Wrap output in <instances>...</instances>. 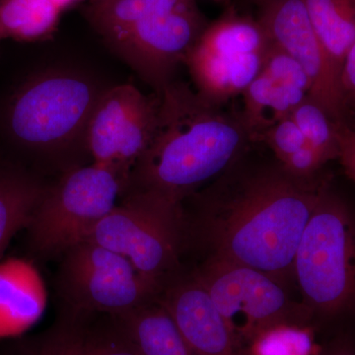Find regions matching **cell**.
<instances>
[{"label":"cell","instance_id":"f1b7e54d","mask_svg":"<svg viewBox=\"0 0 355 355\" xmlns=\"http://www.w3.org/2000/svg\"><path fill=\"white\" fill-rule=\"evenodd\" d=\"M212 1L219 2V3H223V2L228 1V0H212Z\"/></svg>","mask_w":355,"mask_h":355},{"label":"cell","instance_id":"2e32d148","mask_svg":"<svg viewBox=\"0 0 355 355\" xmlns=\"http://www.w3.org/2000/svg\"><path fill=\"white\" fill-rule=\"evenodd\" d=\"M114 318L142 355H193L169 313L157 299Z\"/></svg>","mask_w":355,"mask_h":355},{"label":"cell","instance_id":"83f0119b","mask_svg":"<svg viewBox=\"0 0 355 355\" xmlns=\"http://www.w3.org/2000/svg\"><path fill=\"white\" fill-rule=\"evenodd\" d=\"M340 85L347 102L355 105V42L343 60Z\"/></svg>","mask_w":355,"mask_h":355},{"label":"cell","instance_id":"cb8c5ba5","mask_svg":"<svg viewBox=\"0 0 355 355\" xmlns=\"http://www.w3.org/2000/svg\"><path fill=\"white\" fill-rule=\"evenodd\" d=\"M263 71L280 84L301 89L309 94L310 81L304 70L288 53L272 42L266 53Z\"/></svg>","mask_w":355,"mask_h":355},{"label":"cell","instance_id":"e0dca14e","mask_svg":"<svg viewBox=\"0 0 355 355\" xmlns=\"http://www.w3.org/2000/svg\"><path fill=\"white\" fill-rule=\"evenodd\" d=\"M313 29L342 72L355 42V0H302Z\"/></svg>","mask_w":355,"mask_h":355},{"label":"cell","instance_id":"6da1fadb","mask_svg":"<svg viewBox=\"0 0 355 355\" xmlns=\"http://www.w3.org/2000/svg\"><path fill=\"white\" fill-rule=\"evenodd\" d=\"M241 157L200 196L205 236L214 254L284 284L293 275L299 242L330 182L319 175L293 176L277 160L249 166Z\"/></svg>","mask_w":355,"mask_h":355},{"label":"cell","instance_id":"4316f807","mask_svg":"<svg viewBox=\"0 0 355 355\" xmlns=\"http://www.w3.org/2000/svg\"><path fill=\"white\" fill-rule=\"evenodd\" d=\"M315 355H355V333H336L324 345L319 347Z\"/></svg>","mask_w":355,"mask_h":355},{"label":"cell","instance_id":"44dd1931","mask_svg":"<svg viewBox=\"0 0 355 355\" xmlns=\"http://www.w3.org/2000/svg\"><path fill=\"white\" fill-rule=\"evenodd\" d=\"M84 320L67 311L51 330L28 343L16 355H83Z\"/></svg>","mask_w":355,"mask_h":355},{"label":"cell","instance_id":"5b68a950","mask_svg":"<svg viewBox=\"0 0 355 355\" xmlns=\"http://www.w3.org/2000/svg\"><path fill=\"white\" fill-rule=\"evenodd\" d=\"M121 193L120 178L106 168L91 163L67 170L49 184L26 227L32 251L51 258L86 241Z\"/></svg>","mask_w":355,"mask_h":355},{"label":"cell","instance_id":"f546056e","mask_svg":"<svg viewBox=\"0 0 355 355\" xmlns=\"http://www.w3.org/2000/svg\"><path fill=\"white\" fill-rule=\"evenodd\" d=\"M253 1L257 2V3H259V2L261 1V0H253Z\"/></svg>","mask_w":355,"mask_h":355},{"label":"cell","instance_id":"484cf974","mask_svg":"<svg viewBox=\"0 0 355 355\" xmlns=\"http://www.w3.org/2000/svg\"><path fill=\"white\" fill-rule=\"evenodd\" d=\"M338 157L345 175L355 183V130L343 123H336Z\"/></svg>","mask_w":355,"mask_h":355},{"label":"cell","instance_id":"9a60e30c","mask_svg":"<svg viewBox=\"0 0 355 355\" xmlns=\"http://www.w3.org/2000/svg\"><path fill=\"white\" fill-rule=\"evenodd\" d=\"M242 94L244 108L240 114L254 142L261 141L268 128L291 116L309 97L301 89L277 83L263 70Z\"/></svg>","mask_w":355,"mask_h":355},{"label":"cell","instance_id":"ac0fdd59","mask_svg":"<svg viewBox=\"0 0 355 355\" xmlns=\"http://www.w3.org/2000/svg\"><path fill=\"white\" fill-rule=\"evenodd\" d=\"M62 9L58 0H1V38L43 39L55 29Z\"/></svg>","mask_w":355,"mask_h":355},{"label":"cell","instance_id":"8992f818","mask_svg":"<svg viewBox=\"0 0 355 355\" xmlns=\"http://www.w3.org/2000/svg\"><path fill=\"white\" fill-rule=\"evenodd\" d=\"M86 241L127 258L137 272L162 291L178 263L182 205L153 193L121 196Z\"/></svg>","mask_w":355,"mask_h":355},{"label":"cell","instance_id":"4fadbf2b","mask_svg":"<svg viewBox=\"0 0 355 355\" xmlns=\"http://www.w3.org/2000/svg\"><path fill=\"white\" fill-rule=\"evenodd\" d=\"M157 301L169 313L193 355H247V349L200 282L169 279Z\"/></svg>","mask_w":355,"mask_h":355},{"label":"cell","instance_id":"7402d4cb","mask_svg":"<svg viewBox=\"0 0 355 355\" xmlns=\"http://www.w3.org/2000/svg\"><path fill=\"white\" fill-rule=\"evenodd\" d=\"M304 135L308 144L323 154L329 162L338 157L336 123L309 97L300 103L291 114Z\"/></svg>","mask_w":355,"mask_h":355},{"label":"cell","instance_id":"5bb4252c","mask_svg":"<svg viewBox=\"0 0 355 355\" xmlns=\"http://www.w3.org/2000/svg\"><path fill=\"white\" fill-rule=\"evenodd\" d=\"M48 186L21 166L0 167V256L14 236L27 227Z\"/></svg>","mask_w":355,"mask_h":355},{"label":"cell","instance_id":"603a6c76","mask_svg":"<svg viewBox=\"0 0 355 355\" xmlns=\"http://www.w3.org/2000/svg\"><path fill=\"white\" fill-rule=\"evenodd\" d=\"M114 321L113 326L97 331L86 329L83 355H142L114 318Z\"/></svg>","mask_w":355,"mask_h":355},{"label":"cell","instance_id":"9c48e42d","mask_svg":"<svg viewBox=\"0 0 355 355\" xmlns=\"http://www.w3.org/2000/svg\"><path fill=\"white\" fill-rule=\"evenodd\" d=\"M58 286L67 310L120 317L157 299L161 289L144 279L125 257L96 243H79L62 254Z\"/></svg>","mask_w":355,"mask_h":355},{"label":"cell","instance_id":"8fae6325","mask_svg":"<svg viewBox=\"0 0 355 355\" xmlns=\"http://www.w3.org/2000/svg\"><path fill=\"white\" fill-rule=\"evenodd\" d=\"M207 25L195 2L150 14L104 40L159 93L172 83L178 67L184 64Z\"/></svg>","mask_w":355,"mask_h":355},{"label":"cell","instance_id":"7c38bea8","mask_svg":"<svg viewBox=\"0 0 355 355\" xmlns=\"http://www.w3.org/2000/svg\"><path fill=\"white\" fill-rule=\"evenodd\" d=\"M257 18L273 44L300 64L310 81L309 98L335 123H343L347 102L340 70L311 24L302 0H261Z\"/></svg>","mask_w":355,"mask_h":355},{"label":"cell","instance_id":"4dcf8cb0","mask_svg":"<svg viewBox=\"0 0 355 355\" xmlns=\"http://www.w3.org/2000/svg\"><path fill=\"white\" fill-rule=\"evenodd\" d=\"M0 4H1V0H0ZM1 34H0V40H1Z\"/></svg>","mask_w":355,"mask_h":355},{"label":"cell","instance_id":"52a82bcc","mask_svg":"<svg viewBox=\"0 0 355 355\" xmlns=\"http://www.w3.org/2000/svg\"><path fill=\"white\" fill-rule=\"evenodd\" d=\"M270 44L260 21L230 7L209 23L184 64L198 94L223 106L261 73Z\"/></svg>","mask_w":355,"mask_h":355},{"label":"cell","instance_id":"ba28073f","mask_svg":"<svg viewBox=\"0 0 355 355\" xmlns=\"http://www.w3.org/2000/svg\"><path fill=\"white\" fill-rule=\"evenodd\" d=\"M193 277L246 349L268 327L312 320L304 304L292 302L284 284L251 266L212 254Z\"/></svg>","mask_w":355,"mask_h":355},{"label":"cell","instance_id":"d4e9b609","mask_svg":"<svg viewBox=\"0 0 355 355\" xmlns=\"http://www.w3.org/2000/svg\"><path fill=\"white\" fill-rule=\"evenodd\" d=\"M261 141L268 144L279 162L302 147L309 146L304 135L291 116L282 119L268 128L261 137Z\"/></svg>","mask_w":355,"mask_h":355},{"label":"cell","instance_id":"30bf717a","mask_svg":"<svg viewBox=\"0 0 355 355\" xmlns=\"http://www.w3.org/2000/svg\"><path fill=\"white\" fill-rule=\"evenodd\" d=\"M159 95L146 96L132 84L105 88L86 133V150L92 163L120 178L123 191L133 166L153 139Z\"/></svg>","mask_w":355,"mask_h":355},{"label":"cell","instance_id":"d6986e66","mask_svg":"<svg viewBox=\"0 0 355 355\" xmlns=\"http://www.w3.org/2000/svg\"><path fill=\"white\" fill-rule=\"evenodd\" d=\"M195 2L196 0H93L87 16L96 31L105 39L150 14Z\"/></svg>","mask_w":355,"mask_h":355},{"label":"cell","instance_id":"277c9868","mask_svg":"<svg viewBox=\"0 0 355 355\" xmlns=\"http://www.w3.org/2000/svg\"><path fill=\"white\" fill-rule=\"evenodd\" d=\"M293 275L313 317L355 322V207L330 184L299 242Z\"/></svg>","mask_w":355,"mask_h":355},{"label":"cell","instance_id":"3957f363","mask_svg":"<svg viewBox=\"0 0 355 355\" xmlns=\"http://www.w3.org/2000/svg\"><path fill=\"white\" fill-rule=\"evenodd\" d=\"M105 90L79 70L50 69L28 77L7 103L3 130L9 144L35 161L78 166L86 154V133ZM62 172V173H64Z\"/></svg>","mask_w":355,"mask_h":355},{"label":"cell","instance_id":"ffe728a7","mask_svg":"<svg viewBox=\"0 0 355 355\" xmlns=\"http://www.w3.org/2000/svg\"><path fill=\"white\" fill-rule=\"evenodd\" d=\"M318 349L311 324L280 323L254 336L247 355H315Z\"/></svg>","mask_w":355,"mask_h":355},{"label":"cell","instance_id":"7a4b0ae2","mask_svg":"<svg viewBox=\"0 0 355 355\" xmlns=\"http://www.w3.org/2000/svg\"><path fill=\"white\" fill-rule=\"evenodd\" d=\"M159 95L157 123L133 166L123 193H153L182 205L200 186L220 176L252 144L240 113L224 111L184 83Z\"/></svg>","mask_w":355,"mask_h":355}]
</instances>
